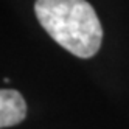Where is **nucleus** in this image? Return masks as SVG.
Returning a JSON list of instances; mask_svg holds the SVG:
<instances>
[{
    "label": "nucleus",
    "mask_w": 129,
    "mask_h": 129,
    "mask_svg": "<svg viewBox=\"0 0 129 129\" xmlns=\"http://www.w3.org/2000/svg\"><path fill=\"white\" fill-rule=\"evenodd\" d=\"M34 13L53 41L78 58H92L101 47L103 28L86 0H36Z\"/></svg>",
    "instance_id": "1"
},
{
    "label": "nucleus",
    "mask_w": 129,
    "mask_h": 129,
    "mask_svg": "<svg viewBox=\"0 0 129 129\" xmlns=\"http://www.w3.org/2000/svg\"><path fill=\"white\" fill-rule=\"evenodd\" d=\"M26 115V103L17 90L3 89L0 92V127L19 124Z\"/></svg>",
    "instance_id": "2"
}]
</instances>
